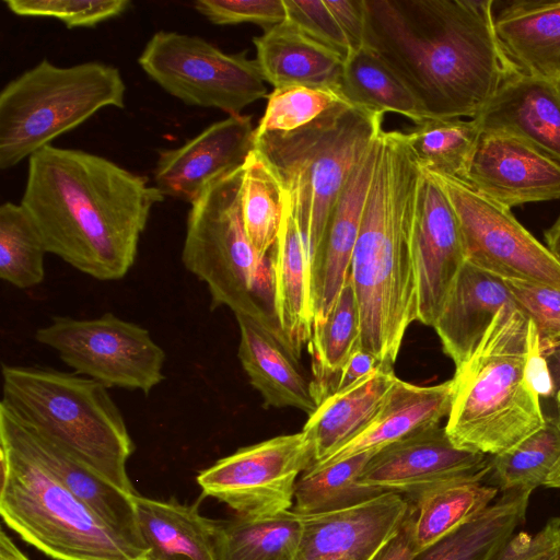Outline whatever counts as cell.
<instances>
[{
    "mask_svg": "<svg viewBox=\"0 0 560 560\" xmlns=\"http://www.w3.org/2000/svg\"><path fill=\"white\" fill-rule=\"evenodd\" d=\"M397 376L380 366L353 386L326 397L308 416L303 433L314 451V464L359 434L376 415Z\"/></svg>",
    "mask_w": 560,
    "mask_h": 560,
    "instance_id": "f1b7e54d",
    "label": "cell"
},
{
    "mask_svg": "<svg viewBox=\"0 0 560 560\" xmlns=\"http://www.w3.org/2000/svg\"><path fill=\"white\" fill-rule=\"evenodd\" d=\"M481 132L475 118H425L405 136L423 171L466 183Z\"/></svg>",
    "mask_w": 560,
    "mask_h": 560,
    "instance_id": "e575fe53",
    "label": "cell"
},
{
    "mask_svg": "<svg viewBox=\"0 0 560 560\" xmlns=\"http://www.w3.org/2000/svg\"><path fill=\"white\" fill-rule=\"evenodd\" d=\"M254 149L252 116H229L184 144L159 151L154 186L164 197L191 205L211 184L242 167Z\"/></svg>",
    "mask_w": 560,
    "mask_h": 560,
    "instance_id": "2e32d148",
    "label": "cell"
},
{
    "mask_svg": "<svg viewBox=\"0 0 560 560\" xmlns=\"http://www.w3.org/2000/svg\"><path fill=\"white\" fill-rule=\"evenodd\" d=\"M0 439L51 474L103 522L144 547L132 495L107 482L49 438L24 423L0 404Z\"/></svg>",
    "mask_w": 560,
    "mask_h": 560,
    "instance_id": "ac0fdd59",
    "label": "cell"
},
{
    "mask_svg": "<svg viewBox=\"0 0 560 560\" xmlns=\"http://www.w3.org/2000/svg\"><path fill=\"white\" fill-rule=\"evenodd\" d=\"M1 404L107 482L136 493L127 472L135 443L108 388L77 373L2 365Z\"/></svg>",
    "mask_w": 560,
    "mask_h": 560,
    "instance_id": "5b68a950",
    "label": "cell"
},
{
    "mask_svg": "<svg viewBox=\"0 0 560 560\" xmlns=\"http://www.w3.org/2000/svg\"><path fill=\"white\" fill-rule=\"evenodd\" d=\"M541 353L545 358L552 385L551 397L556 406L553 419L560 427V343L542 349Z\"/></svg>",
    "mask_w": 560,
    "mask_h": 560,
    "instance_id": "681fc988",
    "label": "cell"
},
{
    "mask_svg": "<svg viewBox=\"0 0 560 560\" xmlns=\"http://www.w3.org/2000/svg\"><path fill=\"white\" fill-rule=\"evenodd\" d=\"M125 94L116 67H58L43 59L0 92V168L15 166L105 107L124 108Z\"/></svg>",
    "mask_w": 560,
    "mask_h": 560,
    "instance_id": "9c48e42d",
    "label": "cell"
},
{
    "mask_svg": "<svg viewBox=\"0 0 560 560\" xmlns=\"http://www.w3.org/2000/svg\"><path fill=\"white\" fill-rule=\"evenodd\" d=\"M411 248L418 320L433 327L466 261V253L453 207L440 184L423 170L415 208Z\"/></svg>",
    "mask_w": 560,
    "mask_h": 560,
    "instance_id": "9a60e30c",
    "label": "cell"
},
{
    "mask_svg": "<svg viewBox=\"0 0 560 560\" xmlns=\"http://www.w3.org/2000/svg\"><path fill=\"white\" fill-rule=\"evenodd\" d=\"M429 174L440 184L455 211L467 261L501 279L560 290V260L510 209L486 198L463 180Z\"/></svg>",
    "mask_w": 560,
    "mask_h": 560,
    "instance_id": "7c38bea8",
    "label": "cell"
},
{
    "mask_svg": "<svg viewBox=\"0 0 560 560\" xmlns=\"http://www.w3.org/2000/svg\"><path fill=\"white\" fill-rule=\"evenodd\" d=\"M503 280L516 308L533 322L540 350L560 343V290L521 280Z\"/></svg>",
    "mask_w": 560,
    "mask_h": 560,
    "instance_id": "b9f144b4",
    "label": "cell"
},
{
    "mask_svg": "<svg viewBox=\"0 0 560 560\" xmlns=\"http://www.w3.org/2000/svg\"><path fill=\"white\" fill-rule=\"evenodd\" d=\"M4 4L16 15L55 19L68 28L94 27L131 7L129 0H4Z\"/></svg>",
    "mask_w": 560,
    "mask_h": 560,
    "instance_id": "60d3db41",
    "label": "cell"
},
{
    "mask_svg": "<svg viewBox=\"0 0 560 560\" xmlns=\"http://www.w3.org/2000/svg\"><path fill=\"white\" fill-rule=\"evenodd\" d=\"M546 246L560 260V215L555 223L545 231Z\"/></svg>",
    "mask_w": 560,
    "mask_h": 560,
    "instance_id": "816d5d0a",
    "label": "cell"
},
{
    "mask_svg": "<svg viewBox=\"0 0 560 560\" xmlns=\"http://www.w3.org/2000/svg\"><path fill=\"white\" fill-rule=\"evenodd\" d=\"M374 453H360L305 470L296 480L291 511L299 516L327 514L363 504L385 493L382 489L358 481Z\"/></svg>",
    "mask_w": 560,
    "mask_h": 560,
    "instance_id": "1f68e13d",
    "label": "cell"
},
{
    "mask_svg": "<svg viewBox=\"0 0 560 560\" xmlns=\"http://www.w3.org/2000/svg\"><path fill=\"white\" fill-rule=\"evenodd\" d=\"M260 72L273 89L293 85L339 91L345 61L285 19L253 38Z\"/></svg>",
    "mask_w": 560,
    "mask_h": 560,
    "instance_id": "83f0119b",
    "label": "cell"
},
{
    "mask_svg": "<svg viewBox=\"0 0 560 560\" xmlns=\"http://www.w3.org/2000/svg\"><path fill=\"white\" fill-rule=\"evenodd\" d=\"M466 183L511 210L559 199L560 163L513 136L482 131Z\"/></svg>",
    "mask_w": 560,
    "mask_h": 560,
    "instance_id": "e0dca14e",
    "label": "cell"
},
{
    "mask_svg": "<svg viewBox=\"0 0 560 560\" xmlns=\"http://www.w3.org/2000/svg\"><path fill=\"white\" fill-rule=\"evenodd\" d=\"M275 302L280 328L288 348L300 360L313 334L307 240L285 194V208L272 248Z\"/></svg>",
    "mask_w": 560,
    "mask_h": 560,
    "instance_id": "4316f807",
    "label": "cell"
},
{
    "mask_svg": "<svg viewBox=\"0 0 560 560\" xmlns=\"http://www.w3.org/2000/svg\"><path fill=\"white\" fill-rule=\"evenodd\" d=\"M475 119L481 131L513 136L560 163V80L517 71Z\"/></svg>",
    "mask_w": 560,
    "mask_h": 560,
    "instance_id": "44dd1931",
    "label": "cell"
},
{
    "mask_svg": "<svg viewBox=\"0 0 560 560\" xmlns=\"http://www.w3.org/2000/svg\"><path fill=\"white\" fill-rule=\"evenodd\" d=\"M0 513L55 560H145L148 549L103 522L51 474L0 439Z\"/></svg>",
    "mask_w": 560,
    "mask_h": 560,
    "instance_id": "ba28073f",
    "label": "cell"
},
{
    "mask_svg": "<svg viewBox=\"0 0 560 560\" xmlns=\"http://www.w3.org/2000/svg\"><path fill=\"white\" fill-rule=\"evenodd\" d=\"M42 237L21 203L0 206V278L18 289H30L45 279Z\"/></svg>",
    "mask_w": 560,
    "mask_h": 560,
    "instance_id": "f35d334b",
    "label": "cell"
},
{
    "mask_svg": "<svg viewBox=\"0 0 560 560\" xmlns=\"http://www.w3.org/2000/svg\"><path fill=\"white\" fill-rule=\"evenodd\" d=\"M339 92L347 102L375 113H395L415 125L425 119L411 92L368 46L345 61Z\"/></svg>",
    "mask_w": 560,
    "mask_h": 560,
    "instance_id": "4dcf8cb0",
    "label": "cell"
},
{
    "mask_svg": "<svg viewBox=\"0 0 560 560\" xmlns=\"http://www.w3.org/2000/svg\"><path fill=\"white\" fill-rule=\"evenodd\" d=\"M343 101L341 93L330 88L293 85L273 89L255 136L299 129Z\"/></svg>",
    "mask_w": 560,
    "mask_h": 560,
    "instance_id": "ab89813d",
    "label": "cell"
},
{
    "mask_svg": "<svg viewBox=\"0 0 560 560\" xmlns=\"http://www.w3.org/2000/svg\"><path fill=\"white\" fill-rule=\"evenodd\" d=\"M560 458V427L553 418L516 446L490 459V477L500 492H533L545 486Z\"/></svg>",
    "mask_w": 560,
    "mask_h": 560,
    "instance_id": "74e56055",
    "label": "cell"
},
{
    "mask_svg": "<svg viewBox=\"0 0 560 560\" xmlns=\"http://www.w3.org/2000/svg\"><path fill=\"white\" fill-rule=\"evenodd\" d=\"M499 490L481 482L454 483L419 495L415 509L413 535L419 551L482 513Z\"/></svg>",
    "mask_w": 560,
    "mask_h": 560,
    "instance_id": "d590c367",
    "label": "cell"
},
{
    "mask_svg": "<svg viewBox=\"0 0 560 560\" xmlns=\"http://www.w3.org/2000/svg\"><path fill=\"white\" fill-rule=\"evenodd\" d=\"M421 174L405 132L383 130L348 277L359 306L360 346L385 368L393 366L418 320L411 240Z\"/></svg>",
    "mask_w": 560,
    "mask_h": 560,
    "instance_id": "3957f363",
    "label": "cell"
},
{
    "mask_svg": "<svg viewBox=\"0 0 560 560\" xmlns=\"http://www.w3.org/2000/svg\"><path fill=\"white\" fill-rule=\"evenodd\" d=\"M163 194L97 154L47 145L28 158L21 205L47 253L100 281L122 279Z\"/></svg>",
    "mask_w": 560,
    "mask_h": 560,
    "instance_id": "7a4b0ae2",
    "label": "cell"
},
{
    "mask_svg": "<svg viewBox=\"0 0 560 560\" xmlns=\"http://www.w3.org/2000/svg\"><path fill=\"white\" fill-rule=\"evenodd\" d=\"M538 343L536 328L523 312L515 306L499 311L453 376L445 431L455 446L494 456L544 427L540 396L529 376Z\"/></svg>",
    "mask_w": 560,
    "mask_h": 560,
    "instance_id": "277c9868",
    "label": "cell"
},
{
    "mask_svg": "<svg viewBox=\"0 0 560 560\" xmlns=\"http://www.w3.org/2000/svg\"><path fill=\"white\" fill-rule=\"evenodd\" d=\"M140 537L148 549L145 560H219L221 520L200 514L197 504L175 499L156 500L132 495Z\"/></svg>",
    "mask_w": 560,
    "mask_h": 560,
    "instance_id": "484cf974",
    "label": "cell"
},
{
    "mask_svg": "<svg viewBox=\"0 0 560 560\" xmlns=\"http://www.w3.org/2000/svg\"><path fill=\"white\" fill-rule=\"evenodd\" d=\"M192 5L215 25L254 23L266 31L287 19L283 0H197Z\"/></svg>",
    "mask_w": 560,
    "mask_h": 560,
    "instance_id": "7bdbcfd3",
    "label": "cell"
},
{
    "mask_svg": "<svg viewBox=\"0 0 560 560\" xmlns=\"http://www.w3.org/2000/svg\"><path fill=\"white\" fill-rule=\"evenodd\" d=\"M380 366L382 365L373 354L362 347L357 348L340 370L331 394L353 386L373 374Z\"/></svg>",
    "mask_w": 560,
    "mask_h": 560,
    "instance_id": "c3c4849f",
    "label": "cell"
},
{
    "mask_svg": "<svg viewBox=\"0 0 560 560\" xmlns=\"http://www.w3.org/2000/svg\"><path fill=\"white\" fill-rule=\"evenodd\" d=\"M560 517L550 518L536 534L513 535L494 560H559Z\"/></svg>",
    "mask_w": 560,
    "mask_h": 560,
    "instance_id": "f6af8a7d",
    "label": "cell"
},
{
    "mask_svg": "<svg viewBox=\"0 0 560 560\" xmlns=\"http://www.w3.org/2000/svg\"><path fill=\"white\" fill-rule=\"evenodd\" d=\"M376 140L349 177L330 213L323 236L310 257V289L314 324L328 315L349 276L373 176Z\"/></svg>",
    "mask_w": 560,
    "mask_h": 560,
    "instance_id": "ffe728a7",
    "label": "cell"
},
{
    "mask_svg": "<svg viewBox=\"0 0 560 560\" xmlns=\"http://www.w3.org/2000/svg\"><path fill=\"white\" fill-rule=\"evenodd\" d=\"M412 509L404 495L385 492L347 510L301 516L302 532L293 560H371Z\"/></svg>",
    "mask_w": 560,
    "mask_h": 560,
    "instance_id": "d6986e66",
    "label": "cell"
},
{
    "mask_svg": "<svg viewBox=\"0 0 560 560\" xmlns=\"http://www.w3.org/2000/svg\"><path fill=\"white\" fill-rule=\"evenodd\" d=\"M453 396V378L438 385L418 386L397 377L369 424L310 468L327 466L364 452H377L413 433L439 425L448 417Z\"/></svg>",
    "mask_w": 560,
    "mask_h": 560,
    "instance_id": "7402d4cb",
    "label": "cell"
},
{
    "mask_svg": "<svg viewBox=\"0 0 560 560\" xmlns=\"http://www.w3.org/2000/svg\"><path fill=\"white\" fill-rule=\"evenodd\" d=\"M546 487L560 489V458L550 471L546 483Z\"/></svg>",
    "mask_w": 560,
    "mask_h": 560,
    "instance_id": "f5cc1de1",
    "label": "cell"
},
{
    "mask_svg": "<svg viewBox=\"0 0 560 560\" xmlns=\"http://www.w3.org/2000/svg\"><path fill=\"white\" fill-rule=\"evenodd\" d=\"M530 494L502 493L478 516L423 548L412 560H494L524 522Z\"/></svg>",
    "mask_w": 560,
    "mask_h": 560,
    "instance_id": "f546056e",
    "label": "cell"
},
{
    "mask_svg": "<svg viewBox=\"0 0 560 560\" xmlns=\"http://www.w3.org/2000/svg\"><path fill=\"white\" fill-rule=\"evenodd\" d=\"M415 509L399 529L377 550L371 560H412L419 552L413 535Z\"/></svg>",
    "mask_w": 560,
    "mask_h": 560,
    "instance_id": "7dc6e473",
    "label": "cell"
},
{
    "mask_svg": "<svg viewBox=\"0 0 560 560\" xmlns=\"http://www.w3.org/2000/svg\"><path fill=\"white\" fill-rule=\"evenodd\" d=\"M287 19L303 33L336 52L343 61L352 54L350 44L325 0H283Z\"/></svg>",
    "mask_w": 560,
    "mask_h": 560,
    "instance_id": "ee69618b",
    "label": "cell"
},
{
    "mask_svg": "<svg viewBox=\"0 0 560 560\" xmlns=\"http://www.w3.org/2000/svg\"><path fill=\"white\" fill-rule=\"evenodd\" d=\"M34 338L54 349L74 373L107 388L148 395L165 378L166 354L149 330L112 313L89 319L57 316Z\"/></svg>",
    "mask_w": 560,
    "mask_h": 560,
    "instance_id": "8fae6325",
    "label": "cell"
},
{
    "mask_svg": "<svg viewBox=\"0 0 560 560\" xmlns=\"http://www.w3.org/2000/svg\"><path fill=\"white\" fill-rule=\"evenodd\" d=\"M360 336L359 306L348 277L328 315L313 325L310 345L317 405L331 394L340 370L353 351L361 347Z\"/></svg>",
    "mask_w": 560,
    "mask_h": 560,
    "instance_id": "d6a6232c",
    "label": "cell"
},
{
    "mask_svg": "<svg viewBox=\"0 0 560 560\" xmlns=\"http://www.w3.org/2000/svg\"><path fill=\"white\" fill-rule=\"evenodd\" d=\"M240 327L238 359L265 408H296L308 416L317 409L313 383L283 341L258 320L235 315Z\"/></svg>",
    "mask_w": 560,
    "mask_h": 560,
    "instance_id": "cb8c5ba5",
    "label": "cell"
},
{
    "mask_svg": "<svg viewBox=\"0 0 560 560\" xmlns=\"http://www.w3.org/2000/svg\"><path fill=\"white\" fill-rule=\"evenodd\" d=\"M285 208V191L262 155L253 150L243 165L241 210L246 234L261 256L278 238Z\"/></svg>",
    "mask_w": 560,
    "mask_h": 560,
    "instance_id": "8d00e7d4",
    "label": "cell"
},
{
    "mask_svg": "<svg viewBox=\"0 0 560 560\" xmlns=\"http://www.w3.org/2000/svg\"><path fill=\"white\" fill-rule=\"evenodd\" d=\"M314 459L303 431L279 435L217 460L198 474L197 483L236 515L270 516L291 510L296 480Z\"/></svg>",
    "mask_w": 560,
    "mask_h": 560,
    "instance_id": "4fadbf2b",
    "label": "cell"
},
{
    "mask_svg": "<svg viewBox=\"0 0 560 560\" xmlns=\"http://www.w3.org/2000/svg\"><path fill=\"white\" fill-rule=\"evenodd\" d=\"M345 33L352 52L365 46V11L363 0H325Z\"/></svg>",
    "mask_w": 560,
    "mask_h": 560,
    "instance_id": "bcb514c9",
    "label": "cell"
},
{
    "mask_svg": "<svg viewBox=\"0 0 560 560\" xmlns=\"http://www.w3.org/2000/svg\"><path fill=\"white\" fill-rule=\"evenodd\" d=\"M559 560H560V557H559Z\"/></svg>",
    "mask_w": 560,
    "mask_h": 560,
    "instance_id": "db71d44e",
    "label": "cell"
},
{
    "mask_svg": "<svg viewBox=\"0 0 560 560\" xmlns=\"http://www.w3.org/2000/svg\"><path fill=\"white\" fill-rule=\"evenodd\" d=\"M365 46L425 118H475L518 70L494 30V0H363Z\"/></svg>",
    "mask_w": 560,
    "mask_h": 560,
    "instance_id": "6da1fadb",
    "label": "cell"
},
{
    "mask_svg": "<svg viewBox=\"0 0 560 560\" xmlns=\"http://www.w3.org/2000/svg\"><path fill=\"white\" fill-rule=\"evenodd\" d=\"M242 176L243 166L190 205L182 261L207 285L212 307L226 306L258 320L288 347L276 312L272 250L259 255L244 228Z\"/></svg>",
    "mask_w": 560,
    "mask_h": 560,
    "instance_id": "52a82bcc",
    "label": "cell"
},
{
    "mask_svg": "<svg viewBox=\"0 0 560 560\" xmlns=\"http://www.w3.org/2000/svg\"><path fill=\"white\" fill-rule=\"evenodd\" d=\"M487 455L459 448L441 424L419 431L380 451L369 459L358 481L413 502L440 487L481 482L491 465Z\"/></svg>",
    "mask_w": 560,
    "mask_h": 560,
    "instance_id": "5bb4252c",
    "label": "cell"
},
{
    "mask_svg": "<svg viewBox=\"0 0 560 560\" xmlns=\"http://www.w3.org/2000/svg\"><path fill=\"white\" fill-rule=\"evenodd\" d=\"M383 114L343 101L299 129L255 136V150L279 178L306 236L308 257L353 170L383 131Z\"/></svg>",
    "mask_w": 560,
    "mask_h": 560,
    "instance_id": "8992f818",
    "label": "cell"
},
{
    "mask_svg": "<svg viewBox=\"0 0 560 560\" xmlns=\"http://www.w3.org/2000/svg\"><path fill=\"white\" fill-rule=\"evenodd\" d=\"M504 306H515L504 280L466 260L433 325L455 368L469 359Z\"/></svg>",
    "mask_w": 560,
    "mask_h": 560,
    "instance_id": "603a6c76",
    "label": "cell"
},
{
    "mask_svg": "<svg viewBox=\"0 0 560 560\" xmlns=\"http://www.w3.org/2000/svg\"><path fill=\"white\" fill-rule=\"evenodd\" d=\"M138 63L170 95L190 106L217 108L229 116L267 95L265 79L247 50L228 54L206 39L159 31Z\"/></svg>",
    "mask_w": 560,
    "mask_h": 560,
    "instance_id": "30bf717a",
    "label": "cell"
},
{
    "mask_svg": "<svg viewBox=\"0 0 560 560\" xmlns=\"http://www.w3.org/2000/svg\"><path fill=\"white\" fill-rule=\"evenodd\" d=\"M497 4L500 9L493 12L495 34L516 69L560 80V0H512Z\"/></svg>",
    "mask_w": 560,
    "mask_h": 560,
    "instance_id": "d4e9b609",
    "label": "cell"
},
{
    "mask_svg": "<svg viewBox=\"0 0 560 560\" xmlns=\"http://www.w3.org/2000/svg\"><path fill=\"white\" fill-rule=\"evenodd\" d=\"M0 560H30L4 530L0 533Z\"/></svg>",
    "mask_w": 560,
    "mask_h": 560,
    "instance_id": "f907efd6",
    "label": "cell"
},
{
    "mask_svg": "<svg viewBox=\"0 0 560 560\" xmlns=\"http://www.w3.org/2000/svg\"><path fill=\"white\" fill-rule=\"evenodd\" d=\"M301 532V516L291 510L220 521L219 560H293Z\"/></svg>",
    "mask_w": 560,
    "mask_h": 560,
    "instance_id": "836d02e7",
    "label": "cell"
}]
</instances>
